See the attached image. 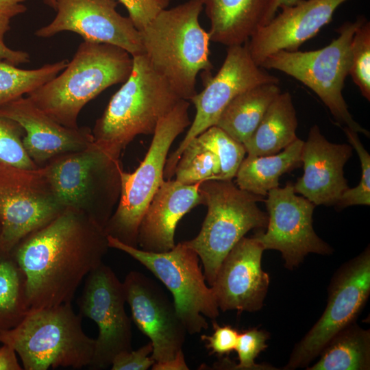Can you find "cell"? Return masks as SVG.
Instances as JSON below:
<instances>
[{
    "label": "cell",
    "mask_w": 370,
    "mask_h": 370,
    "mask_svg": "<svg viewBox=\"0 0 370 370\" xmlns=\"http://www.w3.org/2000/svg\"><path fill=\"white\" fill-rule=\"evenodd\" d=\"M109 248L104 229L71 208L25 236L11 253L25 275L30 310L71 303Z\"/></svg>",
    "instance_id": "obj_1"
},
{
    "label": "cell",
    "mask_w": 370,
    "mask_h": 370,
    "mask_svg": "<svg viewBox=\"0 0 370 370\" xmlns=\"http://www.w3.org/2000/svg\"><path fill=\"white\" fill-rule=\"evenodd\" d=\"M203 0H188L162 10L141 32L144 54L182 99L196 93L197 76L210 74V36L199 16Z\"/></svg>",
    "instance_id": "obj_2"
},
{
    "label": "cell",
    "mask_w": 370,
    "mask_h": 370,
    "mask_svg": "<svg viewBox=\"0 0 370 370\" xmlns=\"http://www.w3.org/2000/svg\"><path fill=\"white\" fill-rule=\"evenodd\" d=\"M132 67L133 57L123 49L84 40L62 72L27 97L60 124L77 128L84 106L107 88L124 83Z\"/></svg>",
    "instance_id": "obj_3"
},
{
    "label": "cell",
    "mask_w": 370,
    "mask_h": 370,
    "mask_svg": "<svg viewBox=\"0 0 370 370\" xmlns=\"http://www.w3.org/2000/svg\"><path fill=\"white\" fill-rule=\"evenodd\" d=\"M132 57L130 77L92 130L94 143L116 159L137 136L153 135L159 121L182 99L144 53Z\"/></svg>",
    "instance_id": "obj_4"
},
{
    "label": "cell",
    "mask_w": 370,
    "mask_h": 370,
    "mask_svg": "<svg viewBox=\"0 0 370 370\" xmlns=\"http://www.w3.org/2000/svg\"><path fill=\"white\" fill-rule=\"evenodd\" d=\"M0 343L14 348L25 370L79 369L90 364L95 339L86 334L68 303L30 310L16 326L0 332Z\"/></svg>",
    "instance_id": "obj_5"
},
{
    "label": "cell",
    "mask_w": 370,
    "mask_h": 370,
    "mask_svg": "<svg viewBox=\"0 0 370 370\" xmlns=\"http://www.w3.org/2000/svg\"><path fill=\"white\" fill-rule=\"evenodd\" d=\"M62 206L75 209L103 228L119 203L120 159L94 142L85 149L56 156L44 166Z\"/></svg>",
    "instance_id": "obj_6"
},
{
    "label": "cell",
    "mask_w": 370,
    "mask_h": 370,
    "mask_svg": "<svg viewBox=\"0 0 370 370\" xmlns=\"http://www.w3.org/2000/svg\"><path fill=\"white\" fill-rule=\"evenodd\" d=\"M199 193L207 214L197 236L184 243L198 254L211 286L229 251L249 230L266 228L268 215L258 206L264 197L241 189L232 180L203 182Z\"/></svg>",
    "instance_id": "obj_7"
},
{
    "label": "cell",
    "mask_w": 370,
    "mask_h": 370,
    "mask_svg": "<svg viewBox=\"0 0 370 370\" xmlns=\"http://www.w3.org/2000/svg\"><path fill=\"white\" fill-rule=\"evenodd\" d=\"M366 20L360 16L354 22L346 21L336 30L338 36L325 47L279 51L268 56L260 66L280 71L301 82L318 95L338 123L369 137V132L353 119L342 93L351 66L352 40Z\"/></svg>",
    "instance_id": "obj_8"
},
{
    "label": "cell",
    "mask_w": 370,
    "mask_h": 370,
    "mask_svg": "<svg viewBox=\"0 0 370 370\" xmlns=\"http://www.w3.org/2000/svg\"><path fill=\"white\" fill-rule=\"evenodd\" d=\"M190 103L181 99L158 123L149 150L133 173H121V190L116 208L105 233L121 243L138 247V227L151 200L164 180L169 150L179 134L190 125Z\"/></svg>",
    "instance_id": "obj_9"
},
{
    "label": "cell",
    "mask_w": 370,
    "mask_h": 370,
    "mask_svg": "<svg viewBox=\"0 0 370 370\" xmlns=\"http://www.w3.org/2000/svg\"><path fill=\"white\" fill-rule=\"evenodd\" d=\"M110 248L126 253L150 271L171 293L177 314L187 333H200L208 328L205 317L219 315L212 288L199 267L197 252L184 241L164 252H150L125 245L108 236Z\"/></svg>",
    "instance_id": "obj_10"
},
{
    "label": "cell",
    "mask_w": 370,
    "mask_h": 370,
    "mask_svg": "<svg viewBox=\"0 0 370 370\" xmlns=\"http://www.w3.org/2000/svg\"><path fill=\"white\" fill-rule=\"evenodd\" d=\"M65 208L44 166L29 169L0 165V250L11 252L25 236Z\"/></svg>",
    "instance_id": "obj_11"
},
{
    "label": "cell",
    "mask_w": 370,
    "mask_h": 370,
    "mask_svg": "<svg viewBox=\"0 0 370 370\" xmlns=\"http://www.w3.org/2000/svg\"><path fill=\"white\" fill-rule=\"evenodd\" d=\"M370 294V249L344 264L334 274L328 288V299L319 320L297 343L286 370L308 366L328 342L355 322Z\"/></svg>",
    "instance_id": "obj_12"
},
{
    "label": "cell",
    "mask_w": 370,
    "mask_h": 370,
    "mask_svg": "<svg viewBox=\"0 0 370 370\" xmlns=\"http://www.w3.org/2000/svg\"><path fill=\"white\" fill-rule=\"evenodd\" d=\"M278 77L257 65L251 57L247 42L228 47L225 60L218 73L206 79L204 89L190 99L196 112L185 137L167 158L163 172L171 180L186 145L195 137L216 125L221 112L239 94L260 84H279Z\"/></svg>",
    "instance_id": "obj_13"
},
{
    "label": "cell",
    "mask_w": 370,
    "mask_h": 370,
    "mask_svg": "<svg viewBox=\"0 0 370 370\" xmlns=\"http://www.w3.org/2000/svg\"><path fill=\"white\" fill-rule=\"evenodd\" d=\"M125 302L123 282L110 267L101 263L86 278L78 301L79 312L99 329L90 369H106L116 356L132 349V323Z\"/></svg>",
    "instance_id": "obj_14"
},
{
    "label": "cell",
    "mask_w": 370,
    "mask_h": 370,
    "mask_svg": "<svg viewBox=\"0 0 370 370\" xmlns=\"http://www.w3.org/2000/svg\"><path fill=\"white\" fill-rule=\"evenodd\" d=\"M264 199L267 209V232L259 230L254 237L264 250L281 252L286 269L292 270L306 255H329L332 248L315 233L312 215L316 206L304 197L297 196L294 184L270 190Z\"/></svg>",
    "instance_id": "obj_15"
},
{
    "label": "cell",
    "mask_w": 370,
    "mask_h": 370,
    "mask_svg": "<svg viewBox=\"0 0 370 370\" xmlns=\"http://www.w3.org/2000/svg\"><path fill=\"white\" fill-rule=\"evenodd\" d=\"M116 0H56V15L35 35L50 38L72 32L84 40L115 45L132 56L144 53L141 32L116 10Z\"/></svg>",
    "instance_id": "obj_16"
},
{
    "label": "cell",
    "mask_w": 370,
    "mask_h": 370,
    "mask_svg": "<svg viewBox=\"0 0 370 370\" xmlns=\"http://www.w3.org/2000/svg\"><path fill=\"white\" fill-rule=\"evenodd\" d=\"M123 284L132 319L153 345L155 362L174 358L182 351L187 332L173 301L154 280L138 271L128 273Z\"/></svg>",
    "instance_id": "obj_17"
},
{
    "label": "cell",
    "mask_w": 370,
    "mask_h": 370,
    "mask_svg": "<svg viewBox=\"0 0 370 370\" xmlns=\"http://www.w3.org/2000/svg\"><path fill=\"white\" fill-rule=\"evenodd\" d=\"M264 251L254 236H244L225 257L210 286L221 310L254 312L262 308L270 282L261 265Z\"/></svg>",
    "instance_id": "obj_18"
},
{
    "label": "cell",
    "mask_w": 370,
    "mask_h": 370,
    "mask_svg": "<svg viewBox=\"0 0 370 370\" xmlns=\"http://www.w3.org/2000/svg\"><path fill=\"white\" fill-rule=\"evenodd\" d=\"M347 0H301L285 6L267 24L260 26L247 41L249 53L260 66L279 51H294L329 23L338 6Z\"/></svg>",
    "instance_id": "obj_19"
},
{
    "label": "cell",
    "mask_w": 370,
    "mask_h": 370,
    "mask_svg": "<svg viewBox=\"0 0 370 370\" xmlns=\"http://www.w3.org/2000/svg\"><path fill=\"white\" fill-rule=\"evenodd\" d=\"M0 116L21 126L25 132L24 148L39 167L56 156L82 150L94 142L89 127L64 126L40 110L27 97H20L0 106Z\"/></svg>",
    "instance_id": "obj_20"
},
{
    "label": "cell",
    "mask_w": 370,
    "mask_h": 370,
    "mask_svg": "<svg viewBox=\"0 0 370 370\" xmlns=\"http://www.w3.org/2000/svg\"><path fill=\"white\" fill-rule=\"evenodd\" d=\"M352 155V145L329 142L319 126L313 125L304 142V174L294 184L295 192L315 206H336L349 188L343 168Z\"/></svg>",
    "instance_id": "obj_21"
},
{
    "label": "cell",
    "mask_w": 370,
    "mask_h": 370,
    "mask_svg": "<svg viewBox=\"0 0 370 370\" xmlns=\"http://www.w3.org/2000/svg\"><path fill=\"white\" fill-rule=\"evenodd\" d=\"M201 183L186 185L171 179L162 182L140 223L138 247L150 252H164L174 247L180 220L194 207L204 204Z\"/></svg>",
    "instance_id": "obj_22"
},
{
    "label": "cell",
    "mask_w": 370,
    "mask_h": 370,
    "mask_svg": "<svg viewBox=\"0 0 370 370\" xmlns=\"http://www.w3.org/2000/svg\"><path fill=\"white\" fill-rule=\"evenodd\" d=\"M210 39L227 47L247 42L261 25L268 0H203Z\"/></svg>",
    "instance_id": "obj_23"
},
{
    "label": "cell",
    "mask_w": 370,
    "mask_h": 370,
    "mask_svg": "<svg viewBox=\"0 0 370 370\" xmlns=\"http://www.w3.org/2000/svg\"><path fill=\"white\" fill-rule=\"evenodd\" d=\"M297 118L288 92H280L267 108L251 136L243 143L247 155L275 154L297 138Z\"/></svg>",
    "instance_id": "obj_24"
},
{
    "label": "cell",
    "mask_w": 370,
    "mask_h": 370,
    "mask_svg": "<svg viewBox=\"0 0 370 370\" xmlns=\"http://www.w3.org/2000/svg\"><path fill=\"white\" fill-rule=\"evenodd\" d=\"M304 140L297 138L280 152L268 156L247 155L236 174L238 188L265 197L268 192L279 187L280 177L301 166Z\"/></svg>",
    "instance_id": "obj_25"
},
{
    "label": "cell",
    "mask_w": 370,
    "mask_h": 370,
    "mask_svg": "<svg viewBox=\"0 0 370 370\" xmlns=\"http://www.w3.org/2000/svg\"><path fill=\"white\" fill-rule=\"evenodd\" d=\"M278 84H262L239 94L225 108L215 125L243 144L251 136L269 105L281 92Z\"/></svg>",
    "instance_id": "obj_26"
},
{
    "label": "cell",
    "mask_w": 370,
    "mask_h": 370,
    "mask_svg": "<svg viewBox=\"0 0 370 370\" xmlns=\"http://www.w3.org/2000/svg\"><path fill=\"white\" fill-rule=\"evenodd\" d=\"M319 360L308 370H369L370 330L356 322L334 335L322 349Z\"/></svg>",
    "instance_id": "obj_27"
},
{
    "label": "cell",
    "mask_w": 370,
    "mask_h": 370,
    "mask_svg": "<svg viewBox=\"0 0 370 370\" xmlns=\"http://www.w3.org/2000/svg\"><path fill=\"white\" fill-rule=\"evenodd\" d=\"M29 310L25 275L12 253L0 250V332L16 326Z\"/></svg>",
    "instance_id": "obj_28"
},
{
    "label": "cell",
    "mask_w": 370,
    "mask_h": 370,
    "mask_svg": "<svg viewBox=\"0 0 370 370\" xmlns=\"http://www.w3.org/2000/svg\"><path fill=\"white\" fill-rule=\"evenodd\" d=\"M66 60L31 70L17 68L0 60V106L38 88L57 76L68 64Z\"/></svg>",
    "instance_id": "obj_29"
},
{
    "label": "cell",
    "mask_w": 370,
    "mask_h": 370,
    "mask_svg": "<svg viewBox=\"0 0 370 370\" xmlns=\"http://www.w3.org/2000/svg\"><path fill=\"white\" fill-rule=\"evenodd\" d=\"M221 164L218 157L193 138L182 151L174 175L177 182L192 185L219 180Z\"/></svg>",
    "instance_id": "obj_30"
},
{
    "label": "cell",
    "mask_w": 370,
    "mask_h": 370,
    "mask_svg": "<svg viewBox=\"0 0 370 370\" xmlns=\"http://www.w3.org/2000/svg\"><path fill=\"white\" fill-rule=\"evenodd\" d=\"M204 148L214 153L219 159V180H232L245 158L243 144L230 137L221 128L212 126L195 138Z\"/></svg>",
    "instance_id": "obj_31"
},
{
    "label": "cell",
    "mask_w": 370,
    "mask_h": 370,
    "mask_svg": "<svg viewBox=\"0 0 370 370\" xmlns=\"http://www.w3.org/2000/svg\"><path fill=\"white\" fill-rule=\"evenodd\" d=\"M349 75L361 95L370 101V23L367 20L357 28L353 36Z\"/></svg>",
    "instance_id": "obj_32"
},
{
    "label": "cell",
    "mask_w": 370,
    "mask_h": 370,
    "mask_svg": "<svg viewBox=\"0 0 370 370\" xmlns=\"http://www.w3.org/2000/svg\"><path fill=\"white\" fill-rule=\"evenodd\" d=\"M24 134L23 129L16 122L0 116V165L29 169L39 167L24 148Z\"/></svg>",
    "instance_id": "obj_33"
},
{
    "label": "cell",
    "mask_w": 370,
    "mask_h": 370,
    "mask_svg": "<svg viewBox=\"0 0 370 370\" xmlns=\"http://www.w3.org/2000/svg\"><path fill=\"white\" fill-rule=\"evenodd\" d=\"M348 141L359 157L361 165V177L358 186L347 189L336 206L341 209L354 205H370V156L365 149L358 133L347 127L343 128Z\"/></svg>",
    "instance_id": "obj_34"
},
{
    "label": "cell",
    "mask_w": 370,
    "mask_h": 370,
    "mask_svg": "<svg viewBox=\"0 0 370 370\" xmlns=\"http://www.w3.org/2000/svg\"><path fill=\"white\" fill-rule=\"evenodd\" d=\"M269 334L264 330L250 328L239 333L235 350L238 363L230 366V369L260 370L276 369L269 365H257L255 359L267 347V340Z\"/></svg>",
    "instance_id": "obj_35"
},
{
    "label": "cell",
    "mask_w": 370,
    "mask_h": 370,
    "mask_svg": "<svg viewBox=\"0 0 370 370\" xmlns=\"http://www.w3.org/2000/svg\"><path fill=\"white\" fill-rule=\"evenodd\" d=\"M116 1L125 7L130 18L140 32L162 10L166 9L170 3V0Z\"/></svg>",
    "instance_id": "obj_36"
},
{
    "label": "cell",
    "mask_w": 370,
    "mask_h": 370,
    "mask_svg": "<svg viewBox=\"0 0 370 370\" xmlns=\"http://www.w3.org/2000/svg\"><path fill=\"white\" fill-rule=\"evenodd\" d=\"M153 345L149 341L138 349L121 352L114 358L112 370H147L154 364L151 354Z\"/></svg>",
    "instance_id": "obj_37"
},
{
    "label": "cell",
    "mask_w": 370,
    "mask_h": 370,
    "mask_svg": "<svg viewBox=\"0 0 370 370\" xmlns=\"http://www.w3.org/2000/svg\"><path fill=\"white\" fill-rule=\"evenodd\" d=\"M213 328L212 335L201 336V340L206 342V347L211 354L221 356L235 350L238 332L230 325L220 326L216 322L213 323Z\"/></svg>",
    "instance_id": "obj_38"
},
{
    "label": "cell",
    "mask_w": 370,
    "mask_h": 370,
    "mask_svg": "<svg viewBox=\"0 0 370 370\" xmlns=\"http://www.w3.org/2000/svg\"><path fill=\"white\" fill-rule=\"evenodd\" d=\"M10 18L0 15V60L15 66L27 63L29 62V56L27 52L13 50L4 42V36L10 29Z\"/></svg>",
    "instance_id": "obj_39"
},
{
    "label": "cell",
    "mask_w": 370,
    "mask_h": 370,
    "mask_svg": "<svg viewBox=\"0 0 370 370\" xmlns=\"http://www.w3.org/2000/svg\"><path fill=\"white\" fill-rule=\"evenodd\" d=\"M16 352L10 345L1 343L0 346V370H21Z\"/></svg>",
    "instance_id": "obj_40"
},
{
    "label": "cell",
    "mask_w": 370,
    "mask_h": 370,
    "mask_svg": "<svg viewBox=\"0 0 370 370\" xmlns=\"http://www.w3.org/2000/svg\"><path fill=\"white\" fill-rule=\"evenodd\" d=\"M26 0H0V15L10 19L24 13L27 8L22 3Z\"/></svg>",
    "instance_id": "obj_41"
},
{
    "label": "cell",
    "mask_w": 370,
    "mask_h": 370,
    "mask_svg": "<svg viewBox=\"0 0 370 370\" xmlns=\"http://www.w3.org/2000/svg\"><path fill=\"white\" fill-rule=\"evenodd\" d=\"M151 369L153 370H188L189 369L182 351L177 356L168 361L162 362H154Z\"/></svg>",
    "instance_id": "obj_42"
},
{
    "label": "cell",
    "mask_w": 370,
    "mask_h": 370,
    "mask_svg": "<svg viewBox=\"0 0 370 370\" xmlns=\"http://www.w3.org/2000/svg\"><path fill=\"white\" fill-rule=\"evenodd\" d=\"M301 0H268L265 13L260 26L269 22L276 14L277 11L285 6L294 5Z\"/></svg>",
    "instance_id": "obj_43"
},
{
    "label": "cell",
    "mask_w": 370,
    "mask_h": 370,
    "mask_svg": "<svg viewBox=\"0 0 370 370\" xmlns=\"http://www.w3.org/2000/svg\"><path fill=\"white\" fill-rule=\"evenodd\" d=\"M44 3L56 10V0H42Z\"/></svg>",
    "instance_id": "obj_44"
}]
</instances>
